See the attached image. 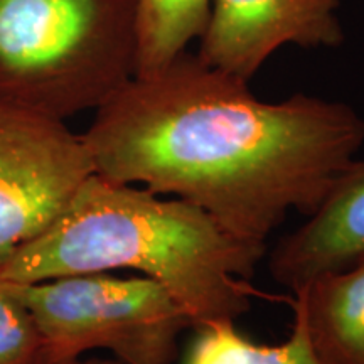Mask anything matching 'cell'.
<instances>
[{"mask_svg": "<svg viewBox=\"0 0 364 364\" xmlns=\"http://www.w3.org/2000/svg\"><path fill=\"white\" fill-rule=\"evenodd\" d=\"M265 247L247 243L182 199L91 174L63 215L0 268L33 284L81 273L132 270L174 295L193 329L236 322L258 295L248 284Z\"/></svg>", "mask_w": 364, "mask_h": 364, "instance_id": "7a4b0ae2", "label": "cell"}, {"mask_svg": "<svg viewBox=\"0 0 364 364\" xmlns=\"http://www.w3.org/2000/svg\"><path fill=\"white\" fill-rule=\"evenodd\" d=\"M134 0H0V105L65 120L135 76Z\"/></svg>", "mask_w": 364, "mask_h": 364, "instance_id": "3957f363", "label": "cell"}, {"mask_svg": "<svg viewBox=\"0 0 364 364\" xmlns=\"http://www.w3.org/2000/svg\"><path fill=\"white\" fill-rule=\"evenodd\" d=\"M51 364H122L120 361L113 359H102V358H90V359H70V361H61V363H51Z\"/></svg>", "mask_w": 364, "mask_h": 364, "instance_id": "7c38bea8", "label": "cell"}, {"mask_svg": "<svg viewBox=\"0 0 364 364\" xmlns=\"http://www.w3.org/2000/svg\"><path fill=\"white\" fill-rule=\"evenodd\" d=\"M0 364H48L38 322L6 279H0Z\"/></svg>", "mask_w": 364, "mask_h": 364, "instance_id": "8fae6325", "label": "cell"}, {"mask_svg": "<svg viewBox=\"0 0 364 364\" xmlns=\"http://www.w3.org/2000/svg\"><path fill=\"white\" fill-rule=\"evenodd\" d=\"M95 174L65 120L0 105V268L39 238Z\"/></svg>", "mask_w": 364, "mask_h": 364, "instance_id": "5b68a950", "label": "cell"}, {"mask_svg": "<svg viewBox=\"0 0 364 364\" xmlns=\"http://www.w3.org/2000/svg\"><path fill=\"white\" fill-rule=\"evenodd\" d=\"M135 76L152 75L201 38L213 0H134Z\"/></svg>", "mask_w": 364, "mask_h": 364, "instance_id": "30bf717a", "label": "cell"}, {"mask_svg": "<svg viewBox=\"0 0 364 364\" xmlns=\"http://www.w3.org/2000/svg\"><path fill=\"white\" fill-rule=\"evenodd\" d=\"M297 292L316 351L331 364H364V257Z\"/></svg>", "mask_w": 364, "mask_h": 364, "instance_id": "ba28073f", "label": "cell"}, {"mask_svg": "<svg viewBox=\"0 0 364 364\" xmlns=\"http://www.w3.org/2000/svg\"><path fill=\"white\" fill-rule=\"evenodd\" d=\"M83 140L97 176L176 196L265 247L290 211L311 215L356 159L364 118L306 93L263 102L248 81L186 51L127 81Z\"/></svg>", "mask_w": 364, "mask_h": 364, "instance_id": "6da1fadb", "label": "cell"}, {"mask_svg": "<svg viewBox=\"0 0 364 364\" xmlns=\"http://www.w3.org/2000/svg\"><path fill=\"white\" fill-rule=\"evenodd\" d=\"M343 0H213L198 58L250 81L282 46L338 48Z\"/></svg>", "mask_w": 364, "mask_h": 364, "instance_id": "8992f818", "label": "cell"}, {"mask_svg": "<svg viewBox=\"0 0 364 364\" xmlns=\"http://www.w3.org/2000/svg\"><path fill=\"white\" fill-rule=\"evenodd\" d=\"M43 334L46 361L110 351L122 364H174L193 322L166 287L149 277L81 273L16 284Z\"/></svg>", "mask_w": 364, "mask_h": 364, "instance_id": "277c9868", "label": "cell"}, {"mask_svg": "<svg viewBox=\"0 0 364 364\" xmlns=\"http://www.w3.org/2000/svg\"><path fill=\"white\" fill-rule=\"evenodd\" d=\"M364 257V159H354L322 203L268 257L272 279L292 292Z\"/></svg>", "mask_w": 364, "mask_h": 364, "instance_id": "52a82bcc", "label": "cell"}, {"mask_svg": "<svg viewBox=\"0 0 364 364\" xmlns=\"http://www.w3.org/2000/svg\"><path fill=\"white\" fill-rule=\"evenodd\" d=\"M294 295V326L284 343H255L236 329L235 322H215L196 327L184 364H331L314 348L302 295Z\"/></svg>", "mask_w": 364, "mask_h": 364, "instance_id": "9c48e42d", "label": "cell"}]
</instances>
